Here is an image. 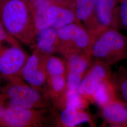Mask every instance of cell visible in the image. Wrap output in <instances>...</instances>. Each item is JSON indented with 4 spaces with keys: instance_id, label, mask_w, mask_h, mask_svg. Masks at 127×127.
<instances>
[{
    "instance_id": "cell-1",
    "label": "cell",
    "mask_w": 127,
    "mask_h": 127,
    "mask_svg": "<svg viewBox=\"0 0 127 127\" xmlns=\"http://www.w3.org/2000/svg\"><path fill=\"white\" fill-rule=\"evenodd\" d=\"M0 19L11 36L32 45L37 32L30 6L25 0H1Z\"/></svg>"
},
{
    "instance_id": "cell-2",
    "label": "cell",
    "mask_w": 127,
    "mask_h": 127,
    "mask_svg": "<svg viewBox=\"0 0 127 127\" xmlns=\"http://www.w3.org/2000/svg\"><path fill=\"white\" fill-rule=\"evenodd\" d=\"M0 94L6 108L12 110L53 107L50 98L45 92L31 86L22 79L8 82Z\"/></svg>"
},
{
    "instance_id": "cell-3",
    "label": "cell",
    "mask_w": 127,
    "mask_h": 127,
    "mask_svg": "<svg viewBox=\"0 0 127 127\" xmlns=\"http://www.w3.org/2000/svg\"><path fill=\"white\" fill-rule=\"evenodd\" d=\"M90 53L92 61L111 66L127 59V37L115 28L105 29L92 37Z\"/></svg>"
},
{
    "instance_id": "cell-4",
    "label": "cell",
    "mask_w": 127,
    "mask_h": 127,
    "mask_svg": "<svg viewBox=\"0 0 127 127\" xmlns=\"http://www.w3.org/2000/svg\"><path fill=\"white\" fill-rule=\"evenodd\" d=\"M58 110L45 109L12 110L6 108L0 126L7 127H55Z\"/></svg>"
},
{
    "instance_id": "cell-5",
    "label": "cell",
    "mask_w": 127,
    "mask_h": 127,
    "mask_svg": "<svg viewBox=\"0 0 127 127\" xmlns=\"http://www.w3.org/2000/svg\"><path fill=\"white\" fill-rule=\"evenodd\" d=\"M58 30L59 43L56 53L63 58L76 53H90L92 37L81 23H72Z\"/></svg>"
},
{
    "instance_id": "cell-6",
    "label": "cell",
    "mask_w": 127,
    "mask_h": 127,
    "mask_svg": "<svg viewBox=\"0 0 127 127\" xmlns=\"http://www.w3.org/2000/svg\"><path fill=\"white\" fill-rule=\"evenodd\" d=\"M29 56L18 44L4 47L0 52V74L9 81L22 79L21 71Z\"/></svg>"
},
{
    "instance_id": "cell-7",
    "label": "cell",
    "mask_w": 127,
    "mask_h": 127,
    "mask_svg": "<svg viewBox=\"0 0 127 127\" xmlns=\"http://www.w3.org/2000/svg\"><path fill=\"white\" fill-rule=\"evenodd\" d=\"M46 55L34 49L21 71V77L28 84L44 92L48 76L45 69Z\"/></svg>"
},
{
    "instance_id": "cell-8",
    "label": "cell",
    "mask_w": 127,
    "mask_h": 127,
    "mask_svg": "<svg viewBox=\"0 0 127 127\" xmlns=\"http://www.w3.org/2000/svg\"><path fill=\"white\" fill-rule=\"evenodd\" d=\"M110 66L92 61L77 88L78 92L93 104L95 91L101 82L109 78L111 73Z\"/></svg>"
},
{
    "instance_id": "cell-9",
    "label": "cell",
    "mask_w": 127,
    "mask_h": 127,
    "mask_svg": "<svg viewBox=\"0 0 127 127\" xmlns=\"http://www.w3.org/2000/svg\"><path fill=\"white\" fill-rule=\"evenodd\" d=\"M67 67L68 89L76 91L92 63L90 53H76L64 58Z\"/></svg>"
},
{
    "instance_id": "cell-10",
    "label": "cell",
    "mask_w": 127,
    "mask_h": 127,
    "mask_svg": "<svg viewBox=\"0 0 127 127\" xmlns=\"http://www.w3.org/2000/svg\"><path fill=\"white\" fill-rule=\"evenodd\" d=\"M50 26L58 29L77 20L73 3L52 1L47 11Z\"/></svg>"
},
{
    "instance_id": "cell-11",
    "label": "cell",
    "mask_w": 127,
    "mask_h": 127,
    "mask_svg": "<svg viewBox=\"0 0 127 127\" xmlns=\"http://www.w3.org/2000/svg\"><path fill=\"white\" fill-rule=\"evenodd\" d=\"M115 5V0H96L93 15L95 35L105 29H117L118 22L114 12Z\"/></svg>"
},
{
    "instance_id": "cell-12",
    "label": "cell",
    "mask_w": 127,
    "mask_h": 127,
    "mask_svg": "<svg viewBox=\"0 0 127 127\" xmlns=\"http://www.w3.org/2000/svg\"><path fill=\"white\" fill-rule=\"evenodd\" d=\"M96 117L86 109L67 108L58 111L55 121V127H73L83 123L91 127H95Z\"/></svg>"
},
{
    "instance_id": "cell-13",
    "label": "cell",
    "mask_w": 127,
    "mask_h": 127,
    "mask_svg": "<svg viewBox=\"0 0 127 127\" xmlns=\"http://www.w3.org/2000/svg\"><path fill=\"white\" fill-rule=\"evenodd\" d=\"M98 115L110 127H127V106L118 100L98 108Z\"/></svg>"
},
{
    "instance_id": "cell-14",
    "label": "cell",
    "mask_w": 127,
    "mask_h": 127,
    "mask_svg": "<svg viewBox=\"0 0 127 127\" xmlns=\"http://www.w3.org/2000/svg\"><path fill=\"white\" fill-rule=\"evenodd\" d=\"M58 43V30L50 26L37 32L32 45L44 54L52 55L57 52Z\"/></svg>"
},
{
    "instance_id": "cell-15",
    "label": "cell",
    "mask_w": 127,
    "mask_h": 127,
    "mask_svg": "<svg viewBox=\"0 0 127 127\" xmlns=\"http://www.w3.org/2000/svg\"><path fill=\"white\" fill-rule=\"evenodd\" d=\"M96 0H74V8L77 20L91 33L92 37L95 35L94 11Z\"/></svg>"
},
{
    "instance_id": "cell-16",
    "label": "cell",
    "mask_w": 127,
    "mask_h": 127,
    "mask_svg": "<svg viewBox=\"0 0 127 127\" xmlns=\"http://www.w3.org/2000/svg\"><path fill=\"white\" fill-rule=\"evenodd\" d=\"M90 104V101L77 90L68 89L53 107L59 111L67 108L87 109L89 108Z\"/></svg>"
},
{
    "instance_id": "cell-17",
    "label": "cell",
    "mask_w": 127,
    "mask_h": 127,
    "mask_svg": "<svg viewBox=\"0 0 127 127\" xmlns=\"http://www.w3.org/2000/svg\"><path fill=\"white\" fill-rule=\"evenodd\" d=\"M110 80L117 99L127 106V68L120 65L116 71L112 72Z\"/></svg>"
},
{
    "instance_id": "cell-18",
    "label": "cell",
    "mask_w": 127,
    "mask_h": 127,
    "mask_svg": "<svg viewBox=\"0 0 127 127\" xmlns=\"http://www.w3.org/2000/svg\"><path fill=\"white\" fill-rule=\"evenodd\" d=\"M67 89L66 76H58L48 78L44 92L54 107Z\"/></svg>"
},
{
    "instance_id": "cell-19",
    "label": "cell",
    "mask_w": 127,
    "mask_h": 127,
    "mask_svg": "<svg viewBox=\"0 0 127 127\" xmlns=\"http://www.w3.org/2000/svg\"><path fill=\"white\" fill-rule=\"evenodd\" d=\"M51 2V0H35L30 6L37 32L50 26L48 20L47 11Z\"/></svg>"
},
{
    "instance_id": "cell-20",
    "label": "cell",
    "mask_w": 127,
    "mask_h": 127,
    "mask_svg": "<svg viewBox=\"0 0 127 127\" xmlns=\"http://www.w3.org/2000/svg\"><path fill=\"white\" fill-rule=\"evenodd\" d=\"M116 100H118L110 77L101 82L97 87L94 95L93 104L100 108Z\"/></svg>"
},
{
    "instance_id": "cell-21",
    "label": "cell",
    "mask_w": 127,
    "mask_h": 127,
    "mask_svg": "<svg viewBox=\"0 0 127 127\" xmlns=\"http://www.w3.org/2000/svg\"><path fill=\"white\" fill-rule=\"evenodd\" d=\"M45 69L48 78L67 75V67L65 59L53 54L46 55Z\"/></svg>"
},
{
    "instance_id": "cell-22",
    "label": "cell",
    "mask_w": 127,
    "mask_h": 127,
    "mask_svg": "<svg viewBox=\"0 0 127 127\" xmlns=\"http://www.w3.org/2000/svg\"><path fill=\"white\" fill-rule=\"evenodd\" d=\"M5 41L9 42L11 44H18L13 37L7 31L0 19V43L2 44Z\"/></svg>"
},
{
    "instance_id": "cell-23",
    "label": "cell",
    "mask_w": 127,
    "mask_h": 127,
    "mask_svg": "<svg viewBox=\"0 0 127 127\" xmlns=\"http://www.w3.org/2000/svg\"><path fill=\"white\" fill-rule=\"evenodd\" d=\"M120 25L127 29V0H124L120 7Z\"/></svg>"
},
{
    "instance_id": "cell-24",
    "label": "cell",
    "mask_w": 127,
    "mask_h": 127,
    "mask_svg": "<svg viewBox=\"0 0 127 127\" xmlns=\"http://www.w3.org/2000/svg\"><path fill=\"white\" fill-rule=\"evenodd\" d=\"M6 109V107L5 106L3 101L0 94V122L1 121L3 116L4 114L5 110Z\"/></svg>"
},
{
    "instance_id": "cell-25",
    "label": "cell",
    "mask_w": 127,
    "mask_h": 127,
    "mask_svg": "<svg viewBox=\"0 0 127 127\" xmlns=\"http://www.w3.org/2000/svg\"><path fill=\"white\" fill-rule=\"evenodd\" d=\"M9 82V81L7 78L0 74V93L3 87Z\"/></svg>"
},
{
    "instance_id": "cell-26",
    "label": "cell",
    "mask_w": 127,
    "mask_h": 127,
    "mask_svg": "<svg viewBox=\"0 0 127 127\" xmlns=\"http://www.w3.org/2000/svg\"><path fill=\"white\" fill-rule=\"evenodd\" d=\"M56 2H65L69 3H73L74 0H51Z\"/></svg>"
},
{
    "instance_id": "cell-27",
    "label": "cell",
    "mask_w": 127,
    "mask_h": 127,
    "mask_svg": "<svg viewBox=\"0 0 127 127\" xmlns=\"http://www.w3.org/2000/svg\"><path fill=\"white\" fill-rule=\"evenodd\" d=\"M3 48H4V47L2 46V44L0 43V51H1V50L3 49Z\"/></svg>"
},
{
    "instance_id": "cell-28",
    "label": "cell",
    "mask_w": 127,
    "mask_h": 127,
    "mask_svg": "<svg viewBox=\"0 0 127 127\" xmlns=\"http://www.w3.org/2000/svg\"><path fill=\"white\" fill-rule=\"evenodd\" d=\"M25 0V1H26V0Z\"/></svg>"
},
{
    "instance_id": "cell-29",
    "label": "cell",
    "mask_w": 127,
    "mask_h": 127,
    "mask_svg": "<svg viewBox=\"0 0 127 127\" xmlns=\"http://www.w3.org/2000/svg\"></svg>"
}]
</instances>
